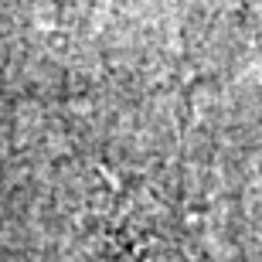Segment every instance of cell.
<instances>
[{
	"label": "cell",
	"instance_id": "cell-1",
	"mask_svg": "<svg viewBox=\"0 0 262 262\" xmlns=\"http://www.w3.org/2000/svg\"><path fill=\"white\" fill-rule=\"evenodd\" d=\"M0 262H28L24 255H14V252H0Z\"/></svg>",
	"mask_w": 262,
	"mask_h": 262
}]
</instances>
